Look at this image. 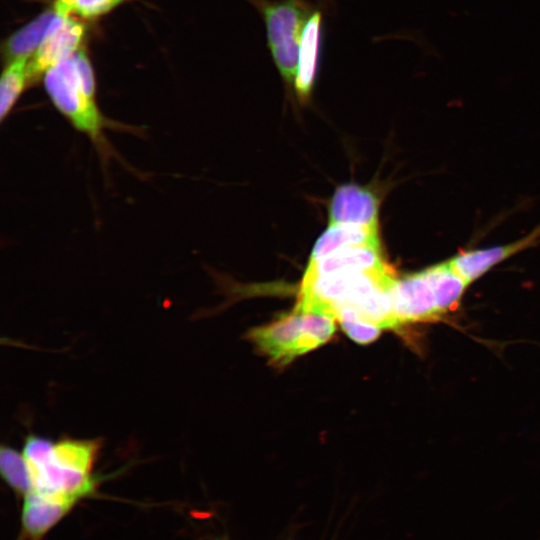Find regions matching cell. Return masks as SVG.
<instances>
[{
	"label": "cell",
	"mask_w": 540,
	"mask_h": 540,
	"mask_svg": "<svg viewBox=\"0 0 540 540\" xmlns=\"http://www.w3.org/2000/svg\"><path fill=\"white\" fill-rule=\"evenodd\" d=\"M99 449L100 442L95 439L53 442L28 435L22 453L31 476V492L76 505L97 487L92 469Z\"/></svg>",
	"instance_id": "cell-1"
},
{
	"label": "cell",
	"mask_w": 540,
	"mask_h": 540,
	"mask_svg": "<svg viewBox=\"0 0 540 540\" xmlns=\"http://www.w3.org/2000/svg\"><path fill=\"white\" fill-rule=\"evenodd\" d=\"M43 83L55 108L106 156L110 145L104 131L111 122L98 107L95 77L86 52L80 48L72 57L50 68Z\"/></svg>",
	"instance_id": "cell-2"
},
{
	"label": "cell",
	"mask_w": 540,
	"mask_h": 540,
	"mask_svg": "<svg viewBox=\"0 0 540 540\" xmlns=\"http://www.w3.org/2000/svg\"><path fill=\"white\" fill-rule=\"evenodd\" d=\"M330 315L294 309L265 326L252 329L248 337L273 364L283 366L326 343L336 330Z\"/></svg>",
	"instance_id": "cell-3"
},
{
	"label": "cell",
	"mask_w": 540,
	"mask_h": 540,
	"mask_svg": "<svg viewBox=\"0 0 540 540\" xmlns=\"http://www.w3.org/2000/svg\"><path fill=\"white\" fill-rule=\"evenodd\" d=\"M262 11L268 45L283 79L294 82L299 45L309 16L304 0L257 1Z\"/></svg>",
	"instance_id": "cell-4"
},
{
	"label": "cell",
	"mask_w": 540,
	"mask_h": 540,
	"mask_svg": "<svg viewBox=\"0 0 540 540\" xmlns=\"http://www.w3.org/2000/svg\"><path fill=\"white\" fill-rule=\"evenodd\" d=\"M85 27L76 19L56 17L48 34L28 63L30 85L53 66L72 57L81 47Z\"/></svg>",
	"instance_id": "cell-5"
},
{
	"label": "cell",
	"mask_w": 540,
	"mask_h": 540,
	"mask_svg": "<svg viewBox=\"0 0 540 540\" xmlns=\"http://www.w3.org/2000/svg\"><path fill=\"white\" fill-rule=\"evenodd\" d=\"M393 306L399 326L431 320L441 314L424 271L396 279L393 286Z\"/></svg>",
	"instance_id": "cell-6"
},
{
	"label": "cell",
	"mask_w": 540,
	"mask_h": 540,
	"mask_svg": "<svg viewBox=\"0 0 540 540\" xmlns=\"http://www.w3.org/2000/svg\"><path fill=\"white\" fill-rule=\"evenodd\" d=\"M378 202L366 188L355 184L338 187L331 199L329 225L377 226Z\"/></svg>",
	"instance_id": "cell-7"
},
{
	"label": "cell",
	"mask_w": 540,
	"mask_h": 540,
	"mask_svg": "<svg viewBox=\"0 0 540 540\" xmlns=\"http://www.w3.org/2000/svg\"><path fill=\"white\" fill-rule=\"evenodd\" d=\"M539 237L540 227L513 243L465 251L456 255L449 262L464 280L471 283L506 258L532 245Z\"/></svg>",
	"instance_id": "cell-8"
},
{
	"label": "cell",
	"mask_w": 540,
	"mask_h": 540,
	"mask_svg": "<svg viewBox=\"0 0 540 540\" xmlns=\"http://www.w3.org/2000/svg\"><path fill=\"white\" fill-rule=\"evenodd\" d=\"M321 27V13L315 11L308 17L303 29L294 78L297 95L302 100L310 96L318 71Z\"/></svg>",
	"instance_id": "cell-9"
},
{
	"label": "cell",
	"mask_w": 540,
	"mask_h": 540,
	"mask_svg": "<svg viewBox=\"0 0 540 540\" xmlns=\"http://www.w3.org/2000/svg\"><path fill=\"white\" fill-rule=\"evenodd\" d=\"M74 504L37 493L24 496L21 523L24 534L31 540H40L59 523Z\"/></svg>",
	"instance_id": "cell-10"
},
{
	"label": "cell",
	"mask_w": 540,
	"mask_h": 540,
	"mask_svg": "<svg viewBox=\"0 0 540 540\" xmlns=\"http://www.w3.org/2000/svg\"><path fill=\"white\" fill-rule=\"evenodd\" d=\"M385 265L380 247H354L331 253L319 259L309 260L303 276L366 271Z\"/></svg>",
	"instance_id": "cell-11"
},
{
	"label": "cell",
	"mask_w": 540,
	"mask_h": 540,
	"mask_svg": "<svg viewBox=\"0 0 540 540\" xmlns=\"http://www.w3.org/2000/svg\"><path fill=\"white\" fill-rule=\"evenodd\" d=\"M362 246L380 247L377 226L329 225V228L316 241L310 260L319 259L340 250Z\"/></svg>",
	"instance_id": "cell-12"
},
{
	"label": "cell",
	"mask_w": 540,
	"mask_h": 540,
	"mask_svg": "<svg viewBox=\"0 0 540 540\" xmlns=\"http://www.w3.org/2000/svg\"><path fill=\"white\" fill-rule=\"evenodd\" d=\"M55 17L56 12L52 7L14 32L3 45L6 64L21 57H31L48 34Z\"/></svg>",
	"instance_id": "cell-13"
},
{
	"label": "cell",
	"mask_w": 540,
	"mask_h": 540,
	"mask_svg": "<svg viewBox=\"0 0 540 540\" xmlns=\"http://www.w3.org/2000/svg\"><path fill=\"white\" fill-rule=\"evenodd\" d=\"M423 271L433 289L440 313L454 309L469 283L455 271L449 261Z\"/></svg>",
	"instance_id": "cell-14"
},
{
	"label": "cell",
	"mask_w": 540,
	"mask_h": 540,
	"mask_svg": "<svg viewBox=\"0 0 540 540\" xmlns=\"http://www.w3.org/2000/svg\"><path fill=\"white\" fill-rule=\"evenodd\" d=\"M31 57H21L5 65L0 78V120L1 122L11 113L13 107L30 85L28 63Z\"/></svg>",
	"instance_id": "cell-15"
},
{
	"label": "cell",
	"mask_w": 540,
	"mask_h": 540,
	"mask_svg": "<svg viewBox=\"0 0 540 540\" xmlns=\"http://www.w3.org/2000/svg\"><path fill=\"white\" fill-rule=\"evenodd\" d=\"M0 471L3 479L17 494L24 497L32 491L31 476L23 453L10 446H1Z\"/></svg>",
	"instance_id": "cell-16"
},
{
	"label": "cell",
	"mask_w": 540,
	"mask_h": 540,
	"mask_svg": "<svg viewBox=\"0 0 540 540\" xmlns=\"http://www.w3.org/2000/svg\"><path fill=\"white\" fill-rule=\"evenodd\" d=\"M339 323L346 334L360 344L374 341L381 331L379 327L356 320H345Z\"/></svg>",
	"instance_id": "cell-17"
},
{
	"label": "cell",
	"mask_w": 540,
	"mask_h": 540,
	"mask_svg": "<svg viewBox=\"0 0 540 540\" xmlns=\"http://www.w3.org/2000/svg\"><path fill=\"white\" fill-rule=\"evenodd\" d=\"M125 0H77L75 12L83 18H96L106 14Z\"/></svg>",
	"instance_id": "cell-18"
},
{
	"label": "cell",
	"mask_w": 540,
	"mask_h": 540,
	"mask_svg": "<svg viewBox=\"0 0 540 540\" xmlns=\"http://www.w3.org/2000/svg\"><path fill=\"white\" fill-rule=\"evenodd\" d=\"M77 0H55L53 8L60 17H70L75 12Z\"/></svg>",
	"instance_id": "cell-19"
}]
</instances>
